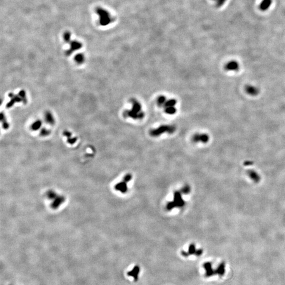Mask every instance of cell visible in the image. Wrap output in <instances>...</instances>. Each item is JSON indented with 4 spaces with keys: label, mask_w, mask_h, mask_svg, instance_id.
<instances>
[{
    "label": "cell",
    "mask_w": 285,
    "mask_h": 285,
    "mask_svg": "<svg viewBox=\"0 0 285 285\" xmlns=\"http://www.w3.org/2000/svg\"><path fill=\"white\" fill-rule=\"evenodd\" d=\"M18 95H19L20 97H21V98L22 99V102L24 104H26L27 103V98L26 93H25V91L24 90L20 91V92L19 93Z\"/></svg>",
    "instance_id": "16"
},
{
    "label": "cell",
    "mask_w": 285,
    "mask_h": 285,
    "mask_svg": "<svg viewBox=\"0 0 285 285\" xmlns=\"http://www.w3.org/2000/svg\"><path fill=\"white\" fill-rule=\"evenodd\" d=\"M190 192V187L189 185L185 186L181 190V192L184 194H188Z\"/></svg>",
    "instance_id": "19"
},
{
    "label": "cell",
    "mask_w": 285,
    "mask_h": 285,
    "mask_svg": "<svg viewBox=\"0 0 285 285\" xmlns=\"http://www.w3.org/2000/svg\"><path fill=\"white\" fill-rule=\"evenodd\" d=\"M1 120L2 124V127L4 129H8L9 128V124L8 123L6 115L3 112H1Z\"/></svg>",
    "instance_id": "14"
},
{
    "label": "cell",
    "mask_w": 285,
    "mask_h": 285,
    "mask_svg": "<svg viewBox=\"0 0 285 285\" xmlns=\"http://www.w3.org/2000/svg\"><path fill=\"white\" fill-rule=\"evenodd\" d=\"M270 4V1L269 0H264L263 5L261 6V8H267Z\"/></svg>",
    "instance_id": "20"
},
{
    "label": "cell",
    "mask_w": 285,
    "mask_h": 285,
    "mask_svg": "<svg viewBox=\"0 0 285 285\" xmlns=\"http://www.w3.org/2000/svg\"><path fill=\"white\" fill-rule=\"evenodd\" d=\"M96 13L99 17V23L102 26H105L110 24L112 19L110 13L104 8H96Z\"/></svg>",
    "instance_id": "4"
},
{
    "label": "cell",
    "mask_w": 285,
    "mask_h": 285,
    "mask_svg": "<svg viewBox=\"0 0 285 285\" xmlns=\"http://www.w3.org/2000/svg\"><path fill=\"white\" fill-rule=\"evenodd\" d=\"M202 253V250H196L195 249V244H190V246H189V252L188 253H187V252H182V255L184 256H188L189 255H192V254H196V255L199 256V255H201Z\"/></svg>",
    "instance_id": "9"
},
{
    "label": "cell",
    "mask_w": 285,
    "mask_h": 285,
    "mask_svg": "<svg viewBox=\"0 0 285 285\" xmlns=\"http://www.w3.org/2000/svg\"><path fill=\"white\" fill-rule=\"evenodd\" d=\"M132 175H131L130 174H128L127 175H126L125 178H124V181L126 182V183L127 182H128L130 180H132Z\"/></svg>",
    "instance_id": "22"
},
{
    "label": "cell",
    "mask_w": 285,
    "mask_h": 285,
    "mask_svg": "<svg viewBox=\"0 0 285 285\" xmlns=\"http://www.w3.org/2000/svg\"><path fill=\"white\" fill-rule=\"evenodd\" d=\"M167 100L166 97L164 96H160L157 99V104L159 107H162L165 102Z\"/></svg>",
    "instance_id": "15"
},
{
    "label": "cell",
    "mask_w": 285,
    "mask_h": 285,
    "mask_svg": "<svg viewBox=\"0 0 285 285\" xmlns=\"http://www.w3.org/2000/svg\"><path fill=\"white\" fill-rule=\"evenodd\" d=\"M74 60L78 64H82L85 60V57L81 53H78L74 56Z\"/></svg>",
    "instance_id": "11"
},
{
    "label": "cell",
    "mask_w": 285,
    "mask_h": 285,
    "mask_svg": "<svg viewBox=\"0 0 285 285\" xmlns=\"http://www.w3.org/2000/svg\"><path fill=\"white\" fill-rule=\"evenodd\" d=\"M77 137H73V138H68L67 139V141L70 144H74V142H76L77 141Z\"/></svg>",
    "instance_id": "21"
},
{
    "label": "cell",
    "mask_w": 285,
    "mask_h": 285,
    "mask_svg": "<svg viewBox=\"0 0 285 285\" xmlns=\"http://www.w3.org/2000/svg\"><path fill=\"white\" fill-rule=\"evenodd\" d=\"M177 102L174 99H167L165 102L164 104L162 107L163 108L165 112L168 115H174L176 112L175 106Z\"/></svg>",
    "instance_id": "5"
},
{
    "label": "cell",
    "mask_w": 285,
    "mask_h": 285,
    "mask_svg": "<svg viewBox=\"0 0 285 285\" xmlns=\"http://www.w3.org/2000/svg\"><path fill=\"white\" fill-rule=\"evenodd\" d=\"M8 96L10 98L11 100L6 105V107L7 108H10L12 107L17 102H22V99L19 95H15L14 93H8Z\"/></svg>",
    "instance_id": "7"
},
{
    "label": "cell",
    "mask_w": 285,
    "mask_h": 285,
    "mask_svg": "<svg viewBox=\"0 0 285 285\" xmlns=\"http://www.w3.org/2000/svg\"><path fill=\"white\" fill-rule=\"evenodd\" d=\"M70 38H71V34L69 32H66L64 33L63 35V38L65 41H66L67 43H70Z\"/></svg>",
    "instance_id": "18"
},
{
    "label": "cell",
    "mask_w": 285,
    "mask_h": 285,
    "mask_svg": "<svg viewBox=\"0 0 285 285\" xmlns=\"http://www.w3.org/2000/svg\"><path fill=\"white\" fill-rule=\"evenodd\" d=\"M185 205V202L182 199L181 192L176 191L174 194V200L167 203L166 208L167 210L170 211L176 207L182 208Z\"/></svg>",
    "instance_id": "3"
},
{
    "label": "cell",
    "mask_w": 285,
    "mask_h": 285,
    "mask_svg": "<svg viewBox=\"0 0 285 285\" xmlns=\"http://www.w3.org/2000/svg\"><path fill=\"white\" fill-rule=\"evenodd\" d=\"M175 126L173 125H163L159 127L152 129L150 133L153 137H159L164 133L172 134L175 132Z\"/></svg>",
    "instance_id": "2"
},
{
    "label": "cell",
    "mask_w": 285,
    "mask_h": 285,
    "mask_svg": "<svg viewBox=\"0 0 285 285\" xmlns=\"http://www.w3.org/2000/svg\"><path fill=\"white\" fill-rule=\"evenodd\" d=\"M132 108L126 110L123 112V116L125 118H131L135 120H140L145 116V113L142 111V105L136 99L131 100Z\"/></svg>",
    "instance_id": "1"
},
{
    "label": "cell",
    "mask_w": 285,
    "mask_h": 285,
    "mask_svg": "<svg viewBox=\"0 0 285 285\" xmlns=\"http://www.w3.org/2000/svg\"><path fill=\"white\" fill-rule=\"evenodd\" d=\"M44 119L47 124L50 125H53L55 123V119L52 113L48 111L46 112L44 115Z\"/></svg>",
    "instance_id": "10"
},
{
    "label": "cell",
    "mask_w": 285,
    "mask_h": 285,
    "mask_svg": "<svg viewBox=\"0 0 285 285\" xmlns=\"http://www.w3.org/2000/svg\"><path fill=\"white\" fill-rule=\"evenodd\" d=\"M50 133H51L50 130L46 128H42L41 129V131H40V135H41V136H44V137L49 135Z\"/></svg>",
    "instance_id": "17"
},
{
    "label": "cell",
    "mask_w": 285,
    "mask_h": 285,
    "mask_svg": "<svg viewBox=\"0 0 285 285\" xmlns=\"http://www.w3.org/2000/svg\"><path fill=\"white\" fill-rule=\"evenodd\" d=\"M42 125V123L40 120H37L35 121L31 126V129L33 131H37L41 128Z\"/></svg>",
    "instance_id": "13"
},
{
    "label": "cell",
    "mask_w": 285,
    "mask_h": 285,
    "mask_svg": "<svg viewBox=\"0 0 285 285\" xmlns=\"http://www.w3.org/2000/svg\"><path fill=\"white\" fill-rule=\"evenodd\" d=\"M63 135H64V136H66V137L67 138V139L71 138V135H72L71 133H70V132H69V131H65L63 132Z\"/></svg>",
    "instance_id": "23"
},
{
    "label": "cell",
    "mask_w": 285,
    "mask_h": 285,
    "mask_svg": "<svg viewBox=\"0 0 285 285\" xmlns=\"http://www.w3.org/2000/svg\"><path fill=\"white\" fill-rule=\"evenodd\" d=\"M116 189L120 191L122 193H125L127 191V187L126 185V182L124 181L123 182H121L118 184L116 186Z\"/></svg>",
    "instance_id": "12"
},
{
    "label": "cell",
    "mask_w": 285,
    "mask_h": 285,
    "mask_svg": "<svg viewBox=\"0 0 285 285\" xmlns=\"http://www.w3.org/2000/svg\"><path fill=\"white\" fill-rule=\"evenodd\" d=\"M82 47V44L79 41H76V40L70 41V48L66 51V55L68 56L70 55L75 51L80 49Z\"/></svg>",
    "instance_id": "6"
},
{
    "label": "cell",
    "mask_w": 285,
    "mask_h": 285,
    "mask_svg": "<svg viewBox=\"0 0 285 285\" xmlns=\"http://www.w3.org/2000/svg\"><path fill=\"white\" fill-rule=\"evenodd\" d=\"M192 140L195 142H202L205 143L208 141V135L206 134L197 133L193 136Z\"/></svg>",
    "instance_id": "8"
}]
</instances>
